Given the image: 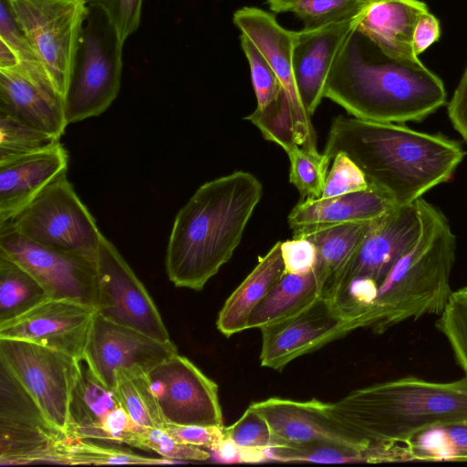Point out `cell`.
Wrapping results in <instances>:
<instances>
[{
	"instance_id": "obj_37",
	"label": "cell",
	"mask_w": 467,
	"mask_h": 467,
	"mask_svg": "<svg viewBox=\"0 0 467 467\" xmlns=\"http://www.w3.org/2000/svg\"><path fill=\"white\" fill-rule=\"evenodd\" d=\"M367 0H297L287 12L304 22V28H316L355 19Z\"/></svg>"
},
{
	"instance_id": "obj_20",
	"label": "cell",
	"mask_w": 467,
	"mask_h": 467,
	"mask_svg": "<svg viewBox=\"0 0 467 467\" xmlns=\"http://www.w3.org/2000/svg\"><path fill=\"white\" fill-rule=\"evenodd\" d=\"M250 406L268 423L278 446L328 442L361 451L368 443L341 425L327 410V402L269 398Z\"/></svg>"
},
{
	"instance_id": "obj_41",
	"label": "cell",
	"mask_w": 467,
	"mask_h": 467,
	"mask_svg": "<svg viewBox=\"0 0 467 467\" xmlns=\"http://www.w3.org/2000/svg\"><path fill=\"white\" fill-rule=\"evenodd\" d=\"M84 2L89 7L99 9L104 14L122 45L140 26L143 0H84Z\"/></svg>"
},
{
	"instance_id": "obj_45",
	"label": "cell",
	"mask_w": 467,
	"mask_h": 467,
	"mask_svg": "<svg viewBox=\"0 0 467 467\" xmlns=\"http://www.w3.org/2000/svg\"><path fill=\"white\" fill-rule=\"evenodd\" d=\"M448 115L454 129L467 142V67L448 104Z\"/></svg>"
},
{
	"instance_id": "obj_28",
	"label": "cell",
	"mask_w": 467,
	"mask_h": 467,
	"mask_svg": "<svg viewBox=\"0 0 467 467\" xmlns=\"http://www.w3.org/2000/svg\"><path fill=\"white\" fill-rule=\"evenodd\" d=\"M319 297L321 285L315 269L302 275L285 272L251 312L247 329H260L289 317L306 308Z\"/></svg>"
},
{
	"instance_id": "obj_25",
	"label": "cell",
	"mask_w": 467,
	"mask_h": 467,
	"mask_svg": "<svg viewBox=\"0 0 467 467\" xmlns=\"http://www.w3.org/2000/svg\"><path fill=\"white\" fill-rule=\"evenodd\" d=\"M396 206L389 197L369 185L367 190L328 199H304L287 217L294 237L349 223L374 221Z\"/></svg>"
},
{
	"instance_id": "obj_27",
	"label": "cell",
	"mask_w": 467,
	"mask_h": 467,
	"mask_svg": "<svg viewBox=\"0 0 467 467\" xmlns=\"http://www.w3.org/2000/svg\"><path fill=\"white\" fill-rule=\"evenodd\" d=\"M371 222L337 225L301 236L317 247L315 270L325 299L334 303L341 277L357 254Z\"/></svg>"
},
{
	"instance_id": "obj_22",
	"label": "cell",
	"mask_w": 467,
	"mask_h": 467,
	"mask_svg": "<svg viewBox=\"0 0 467 467\" xmlns=\"http://www.w3.org/2000/svg\"><path fill=\"white\" fill-rule=\"evenodd\" d=\"M355 28L356 18L296 31L293 73L300 99L310 116L325 98L333 63Z\"/></svg>"
},
{
	"instance_id": "obj_6",
	"label": "cell",
	"mask_w": 467,
	"mask_h": 467,
	"mask_svg": "<svg viewBox=\"0 0 467 467\" xmlns=\"http://www.w3.org/2000/svg\"><path fill=\"white\" fill-rule=\"evenodd\" d=\"M51 83L65 99L90 7L84 0H5Z\"/></svg>"
},
{
	"instance_id": "obj_9",
	"label": "cell",
	"mask_w": 467,
	"mask_h": 467,
	"mask_svg": "<svg viewBox=\"0 0 467 467\" xmlns=\"http://www.w3.org/2000/svg\"><path fill=\"white\" fill-rule=\"evenodd\" d=\"M75 438L53 423L0 364V464H66Z\"/></svg>"
},
{
	"instance_id": "obj_48",
	"label": "cell",
	"mask_w": 467,
	"mask_h": 467,
	"mask_svg": "<svg viewBox=\"0 0 467 467\" xmlns=\"http://www.w3.org/2000/svg\"><path fill=\"white\" fill-rule=\"evenodd\" d=\"M367 1H369V0H367Z\"/></svg>"
},
{
	"instance_id": "obj_47",
	"label": "cell",
	"mask_w": 467,
	"mask_h": 467,
	"mask_svg": "<svg viewBox=\"0 0 467 467\" xmlns=\"http://www.w3.org/2000/svg\"><path fill=\"white\" fill-rule=\"evenodd\" d=\"M297 0H266L270 9L275 13L287 12L289 6Z\"/></svg>"
},
{
	"instance_id": "obj_8",
	"label": "cell",
	"mask_w": 467,
	"mask_h": 467,
	"mask_svg": "<svg viewBox=\"0 0 467 467\" xmlns=\"http://www.w3.org/2000/svg\"><path fill=\"white\" fill-rule=\"evenodd\" d=\"M123 47L104 14L99 11V16H95L90 7L64 99L67 124L100 115L117 98Z\"/></svg>"
},
{
	"instance_id": "obj_4",
	"label": "cell",
	"mask_w": 467,
	"mask_h": 467,
	"mask_svg": "<svg viewBox=\"0 0 467 467\" xmlns=\"http://www.w3.org/2000/svg\"><path fill=\"white\" fill-rule=\"evenodd\" d=\"M327 412L372 444L407 443L428 429L467 421V376L450 382L404 377L357 389Z\"/></svg>"
},
{
	"instance_id": "obj_30",
	"label": "cell",
	"mask_w": 467,
	"mask_h": 467,
	"mask_svg": "<svg viewBox=\"0 0 467 467\" xmlns=\"http://www.w3.org/2000/svg\"><path fill=\"white\" fill-rule=\"evenodd\" d=\"M114 389L123 409L137 426L163 428L166 420L145 370L138 367L118 368Z\"/></svg>"
},
{
	"instance_id": "obj_38",
	"label": "cell",
	"mask_w": 467,
	"mask_h": 467,
	"mask_svg": "<svg viewBox=\"0 0 467 467\" xmlns=\"http://www.w3.org/2000/svg\"><path fill=\"white\" fill-rule=\"evenodd\" d=\"M240 43L250 67L256 109L265 110L278 99L283 87L275 70L252 41L241 34Z\"/></svg>"
},
{
	"instance_id": "obj_11",
	"label": "cell",
	"mask_w": 467,
	"mask_h": 467,
	"mask_svg": "<svg viewBox=\"0 0 467 467\" xmlns=\"http://www.w3.org/2000/svg\"><path fill=\"white\" fill-rule=\"evenodd\" d=\"M96 266V313L159 341H171L153 299L118 249L104 235L99 242Z\"/></svg>"
},
{
	"instance_id": "obj_44",
	"label": "cell",
	"mask_w": 467,
	"mask_h": 467,
	"mask_svg": "<svg viewBox=\"0 0 467 467\" xmlns=\"http://www.w3.org/2000/svg\"><path fill=\"white\" fill-rule=\"evenodd\" d=\"M223 428L166 422L162 430L177 441L212 451L225 439Z\"/></svg>"
},
{
	"instance_id": "obj_14",
	"label": "cell",
	"mask_w": 467,
	"mask_h": 467,
	"mask_svg": "<svg viewBox=\"0 0 467 467\" xmlns=\"http://www.w3.org/2000/svg\"><path fill=\"white\" fill-rule=\"evenodd\" d=\"M357 329L337 306L319 297L302 311L260 328L262 367L282 371L292 360Z\"/></svg>"
},
{
	"instance_id": "obj_15",
	"label": "cell",
	"mask_w": 467,
	"mask_h": 467,
	"mask_svg": "<svg viewBox=\"0 0 467 467\" xmlns=\"http://www.w3.org/2000/svg\"><path fill=\"white\" fill-rule=\"evenodd\" d=\"M140 429L123 409L115 389L107 387L80 358L69 400L67 433L75 439L131 446Z\"/></svg>"
},
{
	"instance_id": "obj_21",
	"label": "cell",
	"mask_w": 467,
	"mask_h": 467,
	"mask_svg": "<svg viewBox=\"0 0 467 467\" xmlns=\"http://www.w3.org/2000/svg\"><path fill=\"white\" fill-rule=\"evenodd\" d=\"M0 111L59 139L68 125L64 99L37 66L0 67Z\"/></svg>"
},
{
	"instance_id": "obj_19",
	"label": "cell",
	"mask_w": 467,
	"mask_h": 467,
	"mask_svg": "<svg viewBox=\"0 0 467 467\" xmlns=\"http://www.w3.org/2000/svg\"><path fill=\"white\" fill-rule=\"evenodd\" d=\"M420 233L416 202L394 206L372 221L357 254L341 277L335 300L355 278L369 279L379 286L393 265L416 243Z\"/></svg>"
},
{
	"instance_id": "obj_18",
	"label": "cell",
	"mask_w": 467,
	"mask_h": 467,
	"mask_svg": "<svg viewBox=\"0 0 467 467\" xmlns=\"http://www.w3.org/2000/svg\"><path fill=\"white\" fill-rule=\"evenodd\" d=\"M96 309L68 299H48L0 325V338L39 344L76 358L84 356Z\"/></svg>"
},
{
	"instance_id": "obj_39",
	"label": "cell",
	"mask_w": 467,
	"mask_h": 467,
	"mask_svg": "<svg viewBox=\"0 0 467 467\" xmlns=\"http://www.w3.org/2000/svg\"><path fill=\"white\" fill-rule=\"evenodd\" d=\"M131 447L154 451L174 462H205L212 457L208 450L177 441L161 428H141Z\"/></svg>"
},
{
	"instance_id": "obj_2",
	"label": "cell",
	"mask_w": 467,
	"mask_h": 467,
	"mask_svg": "<svg viewBox=\"0 0 467 467\" xmlns=\"http://www.w3.org/2000/svg\"><path fill=\"white\" fill-rule=\"evenodd\" d=\"M262 194L260 181L243 171L201 185L173 222L165 255L170 281L201 291L232 258Z\"/></svg>"
},
{
	"instance_id": "obj_34",
	"label": "cell",
	"mask_w": 467,
	"mask_h": 467,
	"mask_svg": "<svg viewBox=\"0 0 467 467\" xmlns=\"http://www.w3.org/2000/svg\"><path fill=\"white\" fill-rule=\"evenodd\" d=\"M266 458L286 462L350 463L366 462L364 451L328 442L275 446L266 449Z\"/></svg>"
},
{
	"instance_id": "obj_33",
	"label": "cell",
	"mask_w": 467,
	"mask_h": 467,
	"mask_svg": "<svg viewBox=\"0 0 467 467\" xmlns=\"http://www.w3.org/2000/svg\"><path fill=\"white\" fill-rule=\"evenodd\" d=\"M290 161L289 181L298 190L301 199L321 197L330 161L318 150L295 146L285 151Z\"/></svg>"
},
{
	"instance_id": "obj_42",
	"label": "cell",
	"mask_w": 467,
	"mask_h": 467,
	"mask_svg": "<svg viewBox=\"0 0 467 467\" xmlns=\"http://www.w3.org/2000/svg\"><path fill=\"white\" fill-rule=\"evenodd\" d=\"M332 161L320 198H334L368 188L365 174L347 154L339 152Z\"/></svg>"
},
{
	"instance_id": "obj_36",
	"label": "cell",
	"mask_w": 467,
	"mask_h": 467,
	"mask_svg": "<svg viewBox=\"0 0 467 467\" xmlns=\"http://www.w3.org/2000/svg\"><path fill=\"white\" fill-rule=\"evenodd\" d=\"M435 326L446 337L457 364L467 376V285L452 292Z\"/></svg>"
},
{
	"instance_id": "obj_23",
	"label": "cell",
	"mask_w": 467,
	"mask_h": 467,
	"mask_svg": "<svg viewBox=\"0 0 467 467\" xmlns=\"http://www.w3.org/2000/svg\"><path fill=\"white\" fill-rule=\"evenodd\" d=\"M68 153L61 143L0 163V224L29 204L64 174Z\"/></svg>"
},
{
	"instance_id": "obj_16",
	"label": "cell",
	"mask_w": 467,
	"mask_h": 467,
	"mask_svg": "<svg viewBox=\"0 0 467 467\" xmlns=\"http://www.w3.org/2000/svg\"><path fill=\"white\" fill-rule=\"evenodd\" d=\"M233 21L276 73L292 108L297 145L310 150H317L311 116L300 99L294 78L293 53L296 31L285 29L275 16L257 7L244 6L236 10Z\"/></svg>"
},
{
	"instance_id": "obj_31",
	"label": "cell",
	"mask_w": 467,
	"mask_h": 467,
	"mask_svg": "<svg viewBox=\"0 0 467 467\" xmlns=\"http://www.w3.org/2000/svg\"><path fill=\"white\" fill-rule=\"evenodd\" d=\"M407 462L467 461V421L436 426L405 443Z\"/></svg>"
},
{
	"instance_id": "obj_13",
	"label": "cell",
	"mask_w": 467,
	"mask_h": 467,
	"mask_svg": "<svg viewBox=\"0 0 467 467\" xmlns=\"http://www.w3.org/2000/svg\"><path fill=\"white\" fill-rule=\"evenodd\" d=\"M166 422L224 427L217 384L178 353L147 372Z\"/></svg>"
},
{
	"instance_id": "obj_32",
	"label": "cell",
	"mask_w": 467,
	"mask_h": 467,
	"mask_svg": "<svg viewBox=\"0 0 467 467\" xmlns=\"http://www.w3.org/2000/svg\"><path fill=\"white\" fill-rule=\"evenodd\" d=\"M58 143L59 138L0 111V163Z\"/></svg>"
},
{
	"instance_id": "obj_29",
	"label": "cell",
	"mask_w": 467,
	"mask_h": 467,
	"mask_svg": "<svg viewBox=\"0 0 467 467\" xmlns=\"http://www.w3.org/2000/svg\"><path fill=\"white\" fill-rule=\"evenodd\" d=\"M48 299L47 292L30 273L0 254V325Z\"/></svg>"
},
{
	"instance_id": "obj_7",
	"label": "cell",
	"mask_w": 467,
	"mask_h": 467,
	"mask_svg": "<svg viewBox=\"0 0 467 467\" xmlns=\"http://www.w3.org/2000/svg\"><path fill=\"white\" fill-rule=\"evenodd\" d=\"M0 227H9L35 243L95 262L103 235L67 174Z\"/></svg>"
},
{
	"instance_id": "obj_17",
	"label": "cell",
	"mask_w": 467,
	"mask_h": 467,
	"mask_svg": "<svg viewBox=\"0 0 467 467\" xmlns=\"http://www.w3.org/2000/svg\"><path fill=\"white\" fill-rule=\"evenodd\" d=\"M177 353L171 341H159L96 313L83 357L97 377L114 389L118 368L138 367L149 372Z\"/></svg>"
},
{
	"instance_id": "obj_43",
	"label": "cell",
	"mask_w": 467,
	"mask_h": 467,
	"mask_svg": "<svg viewBox=\"0 0 467 467\" xmlns=\"http://www.w3.org/2000/svg\"><path fill=\"white\" fill-rule=\"evenodd\" d=\"M281 254L285 273L307 274L316 267L317 247L307 238L294 237L291 240L281 242Z\"/></svg>"
},
{
	"instance_id": "obj_24",
	"label": "cell",
	"mask_w": 467,
	"mask_h": 467,
	"mask_svg": "<svg viewBox=\"0 0 467 467\" xmlns=\"http://www.w3.org/2000/svg\"><path fill=\"white\" fill-rule=\"evenodd\" d=\"M428 11L420 0H369L356 17V28L388 57L419 64L413 31L419 17Z\"/></svg>"
},
{
	"instance_id": "obj_26",
	"label": "cell",
	"mask_w": 467,
	"mask_h": 467,
	"mask_svg": "<svg viewBox=\"0 0 467 467\" xmlns=\"http://www.w3.org/2000/svg\"><path fill=\"white\" fill-rule=\"evenodd\" d=\"M284 273L281 242H277L226 299L216 320L218 330L229 337L247 329L251 312Z\"/></svg>"
},
{
	"instance_id": "obj_40",
	"label": "cell",
	"mask_w": 467,
	"mask_h": 467,
	"mask_svg": "<svg viewBox=\"0 0 467 467\" xmlns=\"http://www.w3.org/2000/svg\"><path fill=\"white\" fill-rule=\"evenodd\" d=\"M225 438L244 449H266L279 445L266 420L249 406L234 424L223 428Z\"/></svg>"
},
{
	"instance_id": "obj_5",
	"label": "cell",
	"mask_w": 467,
	"mask_h": 467,
	"mask_svg": "<svg viewBox=\"0 0 467 467\" xmlns=\"http://www.w3.org/2000/svg\"><path fill=\"white\" fill-rule=\"evenodd\" d=\"M420 233L413 246L379 285L360 327L382 334L408 319L441 315L452 290L451 272L456 237L443 213L422 198L416 201Z\"/></svg>"
},
{
	"instance_id": "obj_46",
	"label": "cell",
	"mask_w": 467,
	"mask_h": 467,
	"mask_svg": "<svg viewBox=\"0 0 467 467\" xmlns=\"http://www.w3.org/2000/svg\"><path fill=\"white\" fill-rule=\"evenodd\" d=\"M441 36V26L437 17L430 11L423 13L418 19L412 37L415 54L419 57Z\"/></svg>"
},
{
	"instance_id": "obj_3",
	"label": "cell",
	"mask_w": 467,
	"mask_h": 467,
	"mask_svg": "<svg viewBox=\"0 0 467 467\" xmlns=\"http://www.w3.org/2000/svg\"><path fill=\"white\" fill-rule=\"evenodd\" d=\"M325 98L357 119L404 123L434 113L446 103L447 93L422 62L388 57L355 28L333 63Z\"/></svg>"
},
{
	"instance_id": "obj_12",
	"label": "cell",
	"mask_w": 467,
	"mask_h": 467,
	"mask_svg": "<svg viewBox=\"0 0 467 467\" xmlns=\"http://www.w3.org/2000/svg\"><path fill=\"white\" fill-rule=\"evenodd\" d=\"M0 254L30 273L50 299H68L95 308L98 296L96 262L26 239L0 227Z\"/></svg>"
},
{
	"instance_id": "obj_35",
	"label": "cell",
	"mask_w": 467,
	"mask_h": 467,
	"mask_svg": "<svg viewBox=\"0 0 467 467\" xmlns=\"http://www.w3.org/2000/svg\"><path fill=\"white\" fill-rule=\"evenodd\" d=\"M165 458H150L127 449L104 446L90 440L74 439L66 458L67 465L163 464L174 463Z\"/></svg>"
},
{
	"instance_id": "obj_10",
	"label": "cell",
	"mask_w": 467,
	"mask_h": 467,
	"mask_svg": "<svg viewBox=\"0 0 467 467\" xmlns=\"http://www.w3.org/2000/svg\"><path fill=\"white\" fill-rule=\"evenodd\" d=\"M0 364L29 393L45 415L67 431L79 358L33 342L0 338Z\"/></svg>"
},
{
	"instance_id": "obj_1",
	"label": "cell",
	"mask_w": 467,
	"mask_h": 467,
	"mask_svg": "<svg viewBox=\"0 0 467 467\" xmlns=\"http://www.w3.org/2000/svg\"><path fill=\"white\" fill-rule=\"evenodd\" d=\"M339 152L396 206L450 181L466 155L459 141L441 134L343 115L332 120L323 154L331 161Z\"/></svg>"
}]
</instances>
